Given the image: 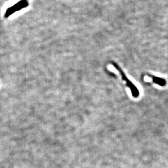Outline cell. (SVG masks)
Listing matches in <instances>:
<instances>
[{
	"label": "cell",
	"mask_w": 168,
	"mask_h": 168,
	"mask_svg": "<svg viewBox=\"0 0 168 168\" xmlns=\"http://www.w3.org/2000/svg\"><path fill=\"white\" fill-rule=\"evenodd\" d=\"M112 65L114 67L115 69L118 70L119 71V73L121 75V77L123 79V81H125L126 82V85L127 87L131 90V91L132 94L135 98H137L139 96V91L137 89V87L132 83L131 81H130L128 78H127L126 75L123 72V70L119 67V65L116 63L114 62H112Z\"/></svg>",
	"instance_id": "6da1fadb"
},
{
	"label": "cell",
	"mask_w": 168,
	"mask_h": 168,
	"mask_svg": "<svg viewBox=\"0 0 168 168\" xmlns=\"http://www.w3.org/2000/svg\"><path fill=\"white\" fill-rule=\"evenodd\" d=\"M148 77L152 78L153 82H155V84H158L160 86H164L166 85V81L163 78L157 77L154 75H150V74H148Z\"/></svg>",
	"instance_id": "7a4b0ae2"
}]
</instances>
